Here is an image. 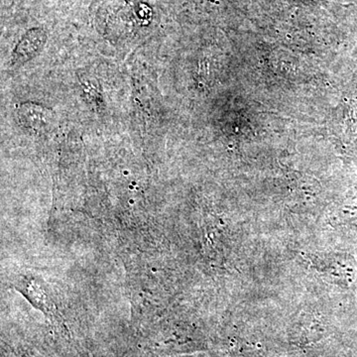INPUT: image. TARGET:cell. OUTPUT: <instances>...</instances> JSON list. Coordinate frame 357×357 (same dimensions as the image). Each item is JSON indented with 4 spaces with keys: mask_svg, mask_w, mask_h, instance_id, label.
Wrapping results in <instances>:
<instances>
[{
    "mask_svg": "<svg viewBox=\"0 0 357 357\" xmlns=\"http://www.w3.org/2000/svg\"><path fill=\"white\" fill-rule=\"evenodd\" d=\"M45 39L46 37L41 30H32L31 32L27 33L14 53V64H20L32 58L42 48Z\"/></svg>",
    "mask_w": 357,
    "mask_h": 357,
    "instance_id": "1",
    "label": "cell"
}]
</instances>
